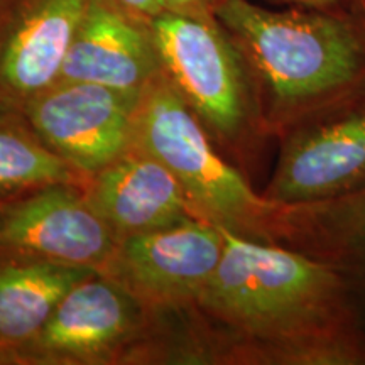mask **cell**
<instances>
[{
  "label": "cell",
  "instance_id": "obj_3",
  "mask_svg": "<svg viewBox=\"0 0 365 365\" xmlns=\"http://www.w3.org/2000/svg\"><path fill=\"white\" fill-rule=\"evenodd\" d=\"M150 24L164 76L217 149L249 178L269 135L239 46L217 16L159 12Z\"/></svg>",
  "mask_w": 365,
  "mask_h": 365
},
{
  "label": "cell",
  "instance_id": "obj_4",
  "mask_svg": "<svg viewBox=\"0 0 365 365\" xmlns=\"http://www.w3.org/2000/svg\"><path fill=\"white\" fill-rule=\"evenodd\" d=\"M135 145L176 176L200 218L240 237L284 245L287 205L255 193L249 178L212 143L163 70L140 97Z\"/></svg>",
  "mask_w": 365,
  "mask_h": 365
},
{
  "label": "cell",
  "instance_id": "obj_16",
  "mask_svg": "<svg viewBox=\"0 0 365 365\" xmlns=\"http://www.w3.org/2000/svg\"><path fill=\"white\" fill-rule=\"evenodd\" d=\"M225 0H158L161 12L188 14V16L215 17Z\"/></svg>",
  "mask_w": 365,
  "mask_h": 365
},
{
  "label": "cell",
  "instance_id": "obj_15",
  "mask_svg": "<svg viewBox=\"0 0 365 365\" xmlns=\"http://www.w3.org/2000/svg\"><path fill=\"white\" fill-rule=\"evenodd\" d=\"M86 181L41 140L21 107L0 98V205L53 185Z\"/></svg>",
  "mask_w": 365,
  "mask_h": 365
},
{
  "label": "cell",
  "instance_id": "obj_1",
  "mask_svg": "<svg viewBox=\"0 0 365 365\" xmlns=\"http://www.w3.org/2000/svg\"><path fill=\"white\" fill-rule=\"evenodd\" d=\"M212 279L191 304L210 364L365 365L350 277L333 264L223 228Z\"/></svg>",
  "mask_w": 365,
  "mask_h": 365
},
{
  "label": "cell",
  "instance_id": "obj_10",
  "mask_svg": "<svg viewBox=\"0 0 365 365\" xmlns=\"http://www.w3.org/2000/svg\"><path fill=\"white\" fill-rule=\"evenodd\" d=\"M91 0H16L0 34V98L24 105L61 78Z\"/></svg>",
  "mask_w": 365,
  "mask_h": 365
},
{
  "label": "cell",
  "instance_id": "obj_19",
  "mask_svg": "<svg viewBox=\"0 0 365 365\" xmlns=\"http://www.w3.org/2000/svg\"><path fill=\"white\" fill-rule=\"evenodd\" d=\"M339 2L346 11L359 14V16H365V0H339Z\"/></svg>",
  "mask_w": 365,
  "mask_h": 365
},
{
  "label": "cell",
  "instance_id": "obj_14",
  "mask_svg": "<svg viewBox=\"0 0 365 365\" xmlns=\"http://www.w3.org/2000/svg\"><path fill=\"white\" fill-rule=\"evenodd\" d=\"M286 247L365 279V191L325 203L287 205Z\"/></svg>",
  "mask_w": 365,
  "mask_h": 365
},
{
  "label": "cell",
  "instance_id": "obj_13",
  "mask_svg": "<svg viewBox=\"0 0 365 365\" xmlns=\"http://www.w3.org/2000/svg\"><path fill=\"white\" fill-rule=\"evenodd\" d=\"M95 269L0 247V365L38 335L73 286Z\"/></svg>",
  "mask_w": 365,
  "mask_h": 365
},
{
  "label": "cell",
  "instance_id": "obj_11",
  "mask_svg": "<svg viewBox=\"0 0 365 365\" xmlns=\"http://www.w3.org/2000/svg\"><path fill=\"white\" fill-rule=\"evenodd\" d=\"M150 21L115 0H91L59 80L143 93L163 70Z\"/></svg>",
  "mask_w": 365,
  "mask_h": 365
},
{
  "label": "cell",
  "instance_id": "obj_18",
  "mask_svg": "<svg viewBox=\"0 0 365 365\" xmlns=\"http://www.w3.org/2000/svg\"><path fill=\"white\" fill-rule=\"evenodd\" d=\"M274 4H284L289 7H314V9H333L341 7L339 0H269Z\"/></svg>",
  "mask_w": 365,
  "mask_h": 365
},
{
  "label": "cell",
  "instance_id": "obj_7",
  "mask_svg": "<svg viewBox=\"0 0 365 365\" xmlns=\"http://www.w3.org/2000/svg\"><path fill=\"white\" fill-rule=\"evenodd\" d=\"M143 93L59 80L22 112L49 149L86 180L135 144Z\"/></svg>",
  "mask_w": 365,
  "mask_h": 365
},
{
  "label": "cell",
  "instance_id": "obj_6",
  "mask_svg": "<svg viewBox=\"0 0 365 365\" xmlns=\"http://www.w3.org/2000/svg\"><path fill=\"white\" fill-rule=\"evenodd\" d=\"M277 140L266 198L312 205L365 191V93L303 118Z\"/></svg>",
  "mask_w": 365,
  "mask_h": 365
},
{
  "label": "cell",
  "instance_id": "obj_9",
  "mask_svg": "<svg viewBox=\"0 0 365 365\" xmlns=\"http://www.w3.org/2000/svg\"><path fill=\"white\" fill-rule=\"evenodd\" d=\"M85 185H53L0 205V247L100 271L117 235L86 200Z\"/></svg>",
  "mask_w": 365,
  "mask_h": 365
},
{
  "label": "cell",
  "instance_id": "obj_8",
  "mask_svg": "<svg viewBox=\"0 0 365 365\" xmlns=\"http://www.w3.org/2000/svg\"><path fill=\"white\" fill-rule=\"evenodd\" d=\"M223 228L202 218L118 239L103 276L150 313L188 308L198 299L222 259Z\"/></svg>",
  "mask_w": 365,
  "mask_h": 365
},
{
  "label": "cell",
  "instance_id": "obj_2",
  "mask_svg": "<svg viewBox=\"0 0 365 365\" xmlns=\"http://www.w3.org/2000/svg\"><path fill=\"white\" fill-rule=\"evenodd\" d=\"M217 19L252 73L269 139L365 93V16L344 7L272 11L225 0Z\"/></svg>",
  "mask_w": 365,
  "mask_h": 365
},
{
  "label": "cell",
  "instance_id": "obj_12",
  "mask_svg": "<svg viewBox=\"0 0 365 365\" xmlns=\"http://www.w3.org/2000/svg\"><path fill=\"white\" fill-rule=\"evenodd\" d=\"M83 191L117 239L200 218L176 176L135 144L110 166L88 178Z\"/></svg>",
  "mask_w": 365,
  "mask_h": 365
},
{
  "label": "cell",
  "instance_id": "obj_5",
  "mask_svg": "<svg viewBox=\"0 0 365 365\" xmlns=\"http://www.w3.org/2000/svg\"><path fill=\"white\" fill-rule=\"evenodd\" d=\"M150 323L148 308L97 271L68 291L11 365L137 364Z\"/></svg>",
  "mask_w": 365,
  "mask_h": 365
},
{
  "label": "cell",
  "instance_id": "obj_20",
  "mask_svg": "<svg viewBox=\"0 0 365 365\" xmlns=\"http://www.w3.org/2000/svg\"><path fill=\"white\" fill-rule=\"evenodd\" d=\"M14 2H16V0H0V34H2L4 24H6L9 12H11Z\"/></svg>",
  "mask_w": 365,
  "mask_h": 365
},
{
  "label": "cell",
  "instance_id": "obj_17",
  "mask_svg": "<svg viewBox=\"0 0 365 365\" xmlns=\"http://www.w3.org/2000/svg\"><path fill=\"white\" fill-rule=\"evenodd\" d=\"M115 2L129 9L137 16L145 17V19H153L154 16L161 12V9L158 6V0H115Z\"/></svg>",
  "mask_w": 365,
  "mask_h": 365
}]
</instances>
